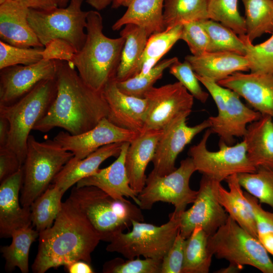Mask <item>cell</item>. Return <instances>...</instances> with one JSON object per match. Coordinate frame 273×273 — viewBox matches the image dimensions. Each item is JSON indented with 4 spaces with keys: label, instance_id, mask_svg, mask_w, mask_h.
I'll use <instances>...</instances> for the list:
<instances>
[{
    "label": "cell",
    "instance_id": "1",
    "mask_svg": "<svg viewBox=\"0 0 273 273\" xmlns=\"http://www.w3.org/2000/svg\"><path fill=\"white\" fill-rule=\"evenodd\" d=\"M56 62V97L33 130L47 132L61 127L72 135L82 133L107 118V103L102 92L87 85L71 63L59 60Z\"/></svg>",
    "mask_w": 273,
    "mask_h": 273
},
{
    "label": "cell",
    "instance_id": "2",
    "mask_svg": "<svg viewBox=\"0 0 273 273\" xmlns=\"http://www.w3.org/2000/svg\"><path fill=\"white\" fill-rule=\"evenodd\" d=\"M39 244L32 265L34 273H44L76 260L90 263L91 254L101 241L86 216L68 198L53 225L39 233Z\"/></svg>",
    "mask_w": 273,
    "mask_h": 273
},
{
    "label": "cell",
    "instance_id": "3",
    "mask_svg": "<svg viewBox=\"0 0 273 273\" xmlns=\"http://www.w3.org/2000/svg\"><path fill=\"white\" fill-rule=\"evenodd\" d=\"M103 18L98 11H89L86 17V38L71 63L84 82L102 92L115 80L125 39L110 38L103 32Z\"/></svg>",
    "mask_w": 273,
    "mask_h": 273
},
{
    "label": "cell",
    "instance_id": "4",
    "mask_svg": "<svg viewBox=\"0 0 273 273\" xmlns=\"http://www.w3.org/2000/svg\"><path fill=\"white\" fill-rule=\"evenodd\" d=\"M86 216L101 241L110 242L132 226L133 220L144 221L142 209L123 198L113 197L92 186L74 187L68 198Z\"/></svg>",
    "mask_w": 273,
    "mask_h": 273
},
{
    "label": "cell",
    "instance_id": "5",
    "mask_svg": "<svg viewBox=\"0 0 273 273\" xmlns=\"http://www.w3.org/2000/svg\"><path fill=\"white\" fill-rule=\"evenodd\" d=\"M57 89L56 78L44 80L15 103L0 105V115L8 119L10 126L6 147L15 153L22 165L30 132L48 112L56 97Z\"/></svg>",
    "mask_w": 273,
    "mask_h": 273
},
{
    "label": "cell",
    "instance_id": "6",
    "mask_svg": "<svg viewBox=\"0 0 273 273\" xmlns=\"http://www.w3.org/2000/svg\"><path fill=\"white\" fill-rule=\"evenodd\" d=\"M73 154L55 140L37 141L30 134L23 165L24 177L21 190L22 206L30 207L42 194Z\"/></svg>",
    "mask_w": 273,
    "mask_h": 273
},
{
    "label": "cell",
    "instance_id": "7",
    "mask_svg": "<svg viewBox=\"0 0 273 273\" xmlns=\"http://www.w3.org/2000/svg\"><path fill=\"white\" fill-rule=\"evenodd\" d=\"M207 246L213 256L242 269L247 265L263 273H273V262L263 246L229 215L225 222L209 236Z\"/></svg>",
    "mask_w": 273,
    "mask_h": 273
},
{
    "label": "cell",
    "instance_id": "8",
    "mask_svg": "<svg viewBox=\"0 0 273 273\" xmlns=\"http://www.w3.org/2000/svg\"><path fill=\"white\" fill-rule=\"evenodd\" d=\"M132 230L115 236L106 250L117 252L127 259L143 256L162 260L179 231V216L172 212L169 220L161 225L133 220Z\"/></svg>",
    "mask_w": 273,
    "mask_h": 273
},
{
    "label": "cell",
    "instance_id": "9",
    "mask_svg": "<svg viewBox=\"0 0 273 273\" xmlns=\"http://www.w3.org/2000/svg\"><path fill=\"white\" fill-rule=\"evenodd\" d=\"M83 0H70L64 8L47 10L29 9V23L43 47L55 38L70 43L77 52L82 48L86 38V17L83 11Z\"/></svg>",
    "mask_w": 273,
    "mask_h": 273
},
{
    "label": "cell",
    "instance_id": "10",
    "mask_svg": "<svg viewBox=\"0 0 273 273\" xmlns=\"http://www.w3.org/2000/svg\"><path fill=\"white\" fill-rule=\"evenodd\" d=\"M196 75L212 97L217 108V115L208 118L212 133L219 136V141L230 145L234 143L235 137L243 138L247 125L258 120L261 114L246 106L234 91Z\"/></svg>",
    "mask_w": 273,
    "mask_h": 273
},
{
    "label": "cell",
    "instance_id": "11",
    "mask_svg": "<svg viewBox=\"0 0 273 273\" xmlns=\"http://www.w3.org/2000/svg\"><path fill=\"white\" fill-rule=\"evenodd\" d=\"M195 171L193 160L189 157L167 175L159 176L151 172L144 188L138 194L139 206L142 210H150L158 202L171 203L174 206L173 212L179 216L197 197L198 191L190 187L191 177Z\"/></svg>",
    "mask_w": 273,
    "mask_h": 273
},
{
    "label": "cell",
    "instance_id": "12",
    "mask_svg": "<svg viewBox=\"0 0 273 273\" xmlns=\"http://www.w3.org/2000/svg\"><path fill=\"white\" fill-rule=\"evenodd\" d=\"M211 133L210 129H207L199 143L191 146L188 151L196 171L221 182L233 174L256 170L247 157L244 141L232 146L219 141V150L211 151L207 148V143Z\"/></svg>",
    "mask_w": 273,
    "mask_h": 273
},
{
    "label": "cell",
    "instance_id": "13",
    "mask_svg": "<svg viewBox=\"0 0 273 273\" xmlns=\"http://www.w3.org/2000/svg\"><path fill=\"white\" fill-rule=\"evenodd\" d=\"M144 98L148 106L144 132L163 130L176 119L188 117L192 112L194 99L178 81L153 86Z\"/></svg>",
    "mask_w": 273,
    "mask_h": 273
},
{
    "label": "cell",
    "instance_id": "14",
    "mask_svg": "<svg viewBox=\"0 0 273 273\" xmlns=\"http://www.w3.org/2000/svg\"><path fill=\"white\" fill-rule=\"evenodd\" d=\"M220 183L202 175L193 205L179 216V232L186 239L197 226L201 227L209 236L226 221L229 214L218 199Z\"/></svg>",
    "mask_w": 273,
    "mask_h": 273
},
{
    "label": "cell",
    "instance_id": "15",
    "mask_svg": "<svg viewBox=\"0 0 273 273\" xmlns=\"http://www.w3.org/2000/svg\"><path fill=\"white\" fill-rule=\"evenodd\" d=\"M187 117L181 116L176 119L163 130L152 160V173L164 176L175 170L178 155L196 135L210 127L208 119L195 126H188Z\"/></svg>",
    "mask_w": 273,
    "mask_h": 273
},
{
    "label": "cell",
    "instance_id": "16",
    "mask_svg": "<svg viewBox=\"0 0 273 273\" xmlns=\"http://www.w3.org/2000/svg\"><path fill=\"white\" fill-rule=\"evenodd\" d=\"M56 73V60L44 59L31 65H15L1 69L0 105L15 103L40 82L55 78Z\"/></svg>",
    "mask_w": 273,
    "mask_h": 273
},
{
    "label": "cell",
    "instance_id": "17",
    "mask_svg": "<svg viewBox=\"0 0 273 273\" xmlns=\"http://www.w3.org/2000/svg\"><path fill=\"white\" fill-rule=\"evenodd\" d=\"M140 134L118 127L105 117L93 128L81 134L72 135L60 131L54 138L64 149L82 159L100 148L115 143L131 142Z\"/></svg>",
    "mask_w": 273,
    "mask_h": 273
},
{
    "label": "cell",
    "instance_id": "18",
    "mask_svg": "<svg viewBox=\"0 0 273 273\" xmlns=\"http://www.w3.org/2000/svg\"><path fill=\"white\" fill-rule=\"evenodd\" d=\"M102 92L108 106V120L139 134L144 132L148 106L146 98L123 93L118 88L115 80L109 82Z\"/></svg>",
    "mask_w": 273,
    "mask_h": 273
},
{
    "label": "cell",
    "instance_id": "19",
    "mask_svg": "<svg viewBox=\"0 0 273 273\" xmlns=\"http://www.w3.org/2000/svg\"><path fill=\"white\" fill-rule=\"evenodd\" d=\"M217 83L236 92L262 116L273 120V74L236 72Z\"/></svg>",
    "mask_w": 273,
    "mask_h": 273
},
{
    "label": "cell",
    "instance_id": "20",
    "mask_svg": "<svg viewBox=\"0 0 273 273\" xmlns=\"http://www.w3.org/2000/svg\"><path fill=\"white\" fill-rule=\"evenodd\" d=\"M24 177L22 167L0 186V236L11 237L14 231L31 226L30 207H21L19 194Z\"/></svg>",
    "mask_w": 273,
    "mask_h": 273
},
{
    "label": "cell",
    "instance_id": "21",
    "mask_svg": "<svg viewBox=\"0 0 273 273\" xmlns=\"http://www.w3.org/2000/svg\"><path fill=\"white\" fill-rule=\"evenodd\" d=\"M29 9L11 0L0 4L1 40L21 48H43L30 26Z\"/></svg>",
    "mask_w": 273,
    "mask_h": 273
},
{
    "label": "cell",
    "instance_id": "22",
    "mask_svg": "<svg viewBox=\"0 0 273 273\" xmlns=\"http://www.w3.org/2000/svg\"><path fill=\"white\" fill-rule=\"evenodd\" d=\"M130 142H124L120 154L109 166L79 180L76 186L96 187L117 199L130 198L138 206V194L130 186L125 167V156Z\"/></svg>",
    "mask_w": 273,
    "mask_h": 273
},
{
    "label": "cell",
    "instance_id": "23",
    "mask_svg": "<svg viewBox=\"0 0 273 273\" xmlns=\"http://www.w3.org/2000/svg\"><path fill=\"white\" fill-rule=\"evenodd\" d=\"M163 130H151L140 134L130 142L125 156V167L130 187L138 194L144 188L145 171L154 156Z\"/></svg>",
    "mask_w": 273,
    "mask_h": 273
},
{
    "label": "cell",
    "instance_id": "24",
    "mask_svg": "<svg viewBox=\"0 0 273 273\" xmlns=\"http://www.w3.org/2000/svg\"><path fill=\"white\" fill-rule=\"evenodd\" d=\"M195 73L216 82L236 72L250 70L249 64L245 56L228 52H206L198 56L185 57Z\"/></svg>",
    "mask_w": 273,
    "mask_h": 273
},
{
    "label": "cell",
    "instance_id": "25",
    "mask_svg": "<svg viewBox=\"0 0 273 273\" xmlns=\"http://www.w3.org/2000/svg\"><path fill=\"white\" fill-rule=\"evenodd\" d=\"M123 143L104 146L82 159L73 157L56 175L53 184L65 193L79 180L96 172L100 165L107 159L113 156L117 157Z\"/></svg>",
    "mask_w": 273,
    "mask_h": 273
},
{
    "label": "cell",
    "instance_id": "26",
    "mask_svg": "<svg viewBox=\"0 0 273 273\" xmlns=\"http://www.w3.org/2000/svg\"><path fill=\"white\" fill-rule=\"evenodd\" d=\"M247 157L256 167L273 170V120L261 116L250 123L243 137Z\"/></svg>",
    "mask_w": 273,
    "mask_h": 273
},
{
    "label": "cell",
    "instance_id": "27",
    "mask_svg": "<svg viewBox=\"0 0 273 273\" xmlns=\"http://www.w3.org/2000/svg\"><path fill=\"white\" fill-rule=\"evenodd\" d=\"M229 190L221 184L218 188V199L229 215L242 228L257 238V230L252 207L246 199L239 183L238 174L225 179Z\"/></svg>",
    "mask_w": 273,
    "mask_h": 273
},
{
    "label": "cell",
    "instance_id": "28",
    "mask_svg": "<svg viewBox=\"0 0 273 273\" xmlns=\"http://www.w3.org/2000/svg\"><path fill=\"white\" fill-rule=\"evenodd\" d=\"M120 32L125 39L115 80L122 81L139 73V64L148 38L145 28L133 24L124 26Z\"/></svg>",
    "mask_w": 273,
    "mask_h": 273
},
{
    "label": "cell",
    "instance_id": "29",
    "mask_svg": "<svg viewBox=\"0 0 273 273\" xmlns=\"http://www.w3.org/2000/svg\"><path fill=\"white\" fill-rule=\"evenodd\" d=\"M164 0H132L123 15L112 26L117 31L128 24L143 27L149 35L164 30Z\"/></svg>",
    "mask_w": 273,
    "mask_h": 273
},
{
    "label": "cell",
    "instance_id": "30",
    "mask_svg": "<svg viewBox=\"0 0 273 273\" xmlns=\"http://www.w3.org/2000/svg\"><path fill=\"white\" fill-rule=\"evenodd\" d=\"M209 236L200 226L196 227L186 239L181 273H208L213 255L207 242Z\"/></svg>",
    "mask_w": 273,
    "mask_h": 273
},
{
    "label": "cell",
    "instance_id": "31",
    "mask_svg": "<svg viewBox=\"0 0 273 273\" xmlns=\"http://www.w3.org/2000/svg\"><path fill=\"white\" fill-rule=\"evenodd\" d=\"M39 236V232L31 226L14 231L12 241L9 246L1 248V252L6 260L5 269L11 272L18 267L22 273L29 271L28 257L30 246Z\"/></svg>",
    "mask_w": 273,
    "mask_h": 273
},
{
    "label": "cell",
    "instance_id": "32",
    "mask_svg": "<svg viewBox=\"0 0 273 273\" xmlns=\"http://www.w3.org/2000/svg\"><path fill=\"white\" fill-rule=\"evenodd\" d=\"M208 0H164V30L191 21L208 19Z\"/></svg>",
    "mask_w": 273,
    "mask_h": 273
},
{
    "label": "cell",
    "instance_id": "33",
    "mask_svg": "<svg viewBox=\"0 0 273 273\" xmlns=\"http://www.w3.org/2000/svg\"><path fill=\"white\" fill-rule=\"evenodd\" d=\"M183 24L156 32L148 38L139 64V76L147 73L157 65L180 38Z\"/></svg>",
    "mask_w": 273,
    "mask_h": 273
},
{
    "label": "cell",
    "instance_id": "34",
    "mask_svg": "<svg viewBox=\"0 0 273 273\" xmlns=\"http://www.w3.org/2000/svg\"><path fill=\"white\" fill-rule=\"evenodd\" d=\"M65 193L53 184L30 206L32 224L39 233L51 227L60 212Z\"/></svg>",
    "mask_w": 273,
    "mask_h": 273
},
{
    "label": "cell",
    "instance_id": "35",
    "mask_svg": "<svg viewBox=\"0 0 273 273\" xmlns=\"http://www.w3.org/2000/svg\"><path fill=\"white\" fill-rule=\"evenodd\" d=\"M245 8L246 35L253 42L273 32V0H242Z\"/></svg>",
    "mask_w": 273,
    "mask_h": 273
},
{
    "label": "cell",
    "instance_id": "36",
    "mask_svg": "<svg viewBox=\"0 0 273 273\" xmlns=\"http://www.w3.org/2000/svg\"><path fill=\"white\" fill-rule=\"evenodd\" d=\"M200 22L209 36L208 52H228L245 55L244 42L232 30L210 19Z\"/></svg>",
    "mask_w": 273,
    "mask_h": 273
},
{
    "label": "cell",
    "instance_id": "37",
    "mask_svg": "<svg viewBox=\"0 0 273 273\" xmlns=\"http://www.w3.org/2000/svg\"><path fill=\"white\" fill-rule=\"evenodd\" d=\"M241 187L261 204L273 209V170L258 168L252 173L238 174Z\"/></svg>",
    "mask_w": 273,
    "mask_h": 273
},
{
    "label": "cell",
    "instance_id": "38",
    "mask_svg": "<svg viewBox=\"0 0 273 273\" xmlns=\"http://www.w3.org/2000/svg\"><path fill=\"white\" fill-rule=\"evenodd\" d=\"M238 0H208V18L220 22L238 35L246 34L244 17L238 8Z\"/></svg>",
    "mask_w": 273,
    "mask_h": 273
},
{
    "label": "cell",
    "instance_id": "39",
    "mask_svg": "<svg viewBox=\"0 0 273 273\" xmlns=\"http://www.w3.org/2000/svg\"><path fill=\"white\" fill-rule=\"evenodd\" d=\"M178 60L176 57L164 59L146 74L136 75L122 81H116L117 85L120 90L127 95L144 98L145 94L162 77L164 70Z\"/></svg>",
    "mask_w": 273,
    "mask_h": 273
},
{
    "label": "cell",
    "instance_id": "40",
    "mask_svg": "<svg viewBox=\"0 0 273 273\" xmlns=\"http://www.w3.org/2000/svg\"><path fill=\"white\" fill-rule=\"evenodd\" d=\"M245 46V56L251 73L273 74V32L265 41L253 45L246 34L239 35Z\"/></svg>",
    "mask_w": 273,
    "mask_h": 273
},
{
    "label": "cell",
    "instance_id": "41",
    "mask_svg": "<svg viewBox=\"0 0 273 273\" xmlns=\"http://www.w3.org/2000/svg\"><path fill=\"white\" fill-rule=\"evenodd\" d=\"M244 194L252 207L257 239L273 256V212L264 209L258 199L248 192H244Z\"/></svg>",
    "mask_w": 273,
    "mask_h": 273
},
{
    "label": "cell",
    "instance_id": "42",
    "mask_svg": "<svg viewBox=\"0 0 273 273\" xmlns=\"http://www.w3.org/2000/svg\"><path fill=\"white\" fill-rule=\"evenodd\" d=\"M162 260L140 257L124 260L117 257L105 262L103 266L104 273H161Z\"/></svg>",
    "mask_w": 273,
    "mask_h": 273
},
{
    "label": "cell",
    "instance_id": "43",
    "mask_svg": "<svg viewBox=\"0 0 273 273\" xmlns=\"http://www.w3.org/2000/svg\"><path fill=\"white\" fill-rule=\"evenodd\" d=\"M43 48H21L1 40L0 69L37 63L42 59L41 52Z\"/></svg>",
    "mask_w": 273,
    "mask_h": 273
},
{
    "label": "cell",
    "instance_id": "44",
    "mask_svg": "<svg viewBox=\"0 0 273 273\" xmlns=\"http://www.w3.org/2000/svg\"><path fill=\"white\" fill-rule=\"evenodd\" d=\"M169 68V73L178 80L194 98L202 103L207 101L209 94L203 90L201 87L200 81L189 62L185 60L181 62L178 60Z\"/></svg>",
    "mask_w": 273,
    "mask_h": 273
},
{
    "label": "cell",
    "instance_id": "45",
    "mask_svg": "<svg viewBox=\"0 0 273 273\" xmlns=\"http://www.w3.org/2000/svg\"><path fill=\"white\" fill-rule=\"evenodd\" d=\"M180 39L187 43L192 55L198 56L208 52L209 36L200 21L183 24Z\"/></svg>",
    "mask_w": 273,
    "mask_h": 273
},
{
    "label": "cell",
    "instance_id": "46",
    "mask_svg": "<svg viewBox=\"0 0 273 273\" xmlns=\"http://www.w3.org/2000/svg\"><path fill=\"white\" fill-rule=\"evenodd\" d=\"M185 241L179 231L172 246L162 259L161 273H181Z\"/></svg>",
    "mask_w": 273,
    "mask_h": 273
},
{
    "label": "cell",
    "instance_id": "47",
    "mask_svg": "<svg viewBox=\"0 0 273 273\" xmlns=\"http://www.w3.org/2000/svg\"><path fill=\"white\" fill-rule=\"evenodd\" d=\"M77 53L75 48L67 41L55 38L49 41L41 52L42 59L59 60L72 63Z\"/></svg>",
    "mask_w": 273,
    "mask_h": 273
},
{
    "label": "cell",
    "instance_id": "48",
    "mask_svg": "<svg viewBox=\"0 0 273 273\" xmlns=\"http://www.w3.org/2000/svg\"><path fill=\"white\" fill-rule=\"evenodd\" d=\"M22 165L17 155L7 147L0 148V182L16 173Z\"/></svg>",
    "mask_w": 273,
    "mask_h": 273
},
{
    "label": "cell",
    "instance_id": "49",
    "mask_svg": "<svg viewBox=\"0 0 273 273\" xmlns=\"http://www.w3.org/2000/svg\"><path fill=\"white\" fill-rule=\"evenodd\" d=\"M29 9L47 11L59 7L60 0H11Z\"/></svg>",
    "mask_w": 273,
    "mask_h": 273
},
{
    "label": "cell",
    "instance_id": "50",
    "mask_svg": "<svg viewBox=\"0 0 273 273\" xmlns=\"http://www.w3.org/2000/svg\"><path fill=\"white\" fill-rule=\"evenodd\" d=\"M66 270L69 273H93L94 270L88 263L83 260H76L64 265Z\"/></svg>",
    "mask_w": 273,
    "mask_h": 273
},
{
    "label": "cell",
    "instance_id": "51",
    "mask_svg": "<svg viewBox=\"0 0 273 273\" xmlns=\"http://www.w3.org/2000/svg\"><path fill=\"white\" fill-rule=\"evenodd\" d=\"M10 130V126L9 121L5 117L0 115V148L7 146Z\"/></svg>",
    "mask_w": 273,
    "mask_h": 273
},
{
    "label": "cell",
    "instance_id": "52",
    "mask_svg": "<svg viewBox=\"0 0 273 273\" xmlns=\"http://www.w3.org/2000/svg\"><path fill=\"white\" fill-rule=\"evenodd\" d=\"M113 0H86L92 7L97 11H101L108 6Z\"/></svg>",
    "mask_w": 273,
    "mask_h": 273
},
{
    "label": "cell",
    "instance_id": "53",
    "mask_svg": "<svg viewBox=\"0 0 273 273\" xmlns=\"http://www.w3.org/2000/svg\"><path fill=\"white\" fill-rule=\"evenodd\" d=\"M242 269L238 265L230 263L228 266L221 268L217 272L221 273L238 272V271H241Z\"/></svg>",
    "mask_w": 273,
    "mask_h": 273
},
{
    "label": "cell",
    "instance_id": "54",
    "mask_svg": "<svg viewBox=\"0 0 273 273\" xmlns=\"http://www.w3.org/2000/svg\"><path fill=\"white\" fill-rule=\"evenodd\" d=\"M132 0H113L112 4V8L117 9L121 7H127Z\"/></svg>",
    "mask_w": 273,
    "mask_h": 273
},
{
    "label": "cell",
    "instance_id": "55",
    "mask_svg": "<svg viewBox=\"0 0 273 273\" xmlns=\"http://www.w3.org/2000/svg\"><path fill=\"white\" fill-rule=\"evenodd\" d=\"M70 0H60L59 4V7L64 8L66 7L69 3Z\"/></svg>",
    "mask_w": 273,
    "mask_h": 273
},
{
    "label": "cell",
    "instance_id": "56",
    "mask_svg": "<svg viewBox=\"0 0 273 273\" xmlns=\"http://www.w3.org/2000/svg\"><path fill=\"white\" fill-rule=\"evenodd\" d=\"M6 0H0V4L5 2Z\"/></svg>",
    "mask_w": 273,
    "mask_h": 273
}]
</instances>
